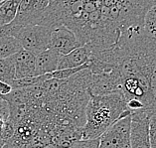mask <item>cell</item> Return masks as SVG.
<instances>
[{"mask_svg":"<svg viewBox=\"0 0 156 148\" xmlns=\"http://www.w3.org/2000/svg\"><path fill=\"white\" fill-rule=\"evenodd\" d=\"M142 28L147 36L156 39V4L151 6L144 14Z\"/></svg>","mask_w":156,"mask_h":148,"instance_id":"7c38bea8","label":"cell"},{"mask_svg":"<svg viewBox=\"0 0 156 148\" xmlns=\"http://www.w3.org/2000/svg\"><path fill=\"white\" fill-rule=\"evenodd\" d=\"M51 31L52 29L43 25H28L18 28L6 25L0 28V35L14 37L23 50L37 56L50 48Z\"/></svg>","mask_w":156,"mask_h":148,"instance_id":"7a4b0ae2","label":"cell"},{"mask_svg":"<svg viewBox=\"0 0 156 148\" xmlns=\"http://www.w3.org/2000/svg\"><path fill=\"white\" fill-rule=\"evenodd\" d=\"M72 148H100V138L80 140L76 142Z\"/></svg>","mask_w":156,"mask_h":148,"instance_id":"9a60e30c","label":"cell"},{"mask_svg":"<svg viewBox=\"0 0 156 148\" xmlns=\"http://www.w3.org/2000/svg\"><path fill=\"white\" fill-rule=\"evenodd\" d=\"M4 143H5V141L1 137H0V148H2L3 146H4Z\"/></svg>","mask_w":156,"mask_h":148,"instance_id":"e0dca14e","label":"cell"},{"mask_svg":"<svg viewBox=\"0 0 156 148\" xmlns=\"http://www.w3.org/2000/svg\"><path fill=\"white\" fill-rule=\"evenodd\" d=\"M61 56L55 50L49 48L35 57V76H43L57 71Z\"/></svg>","mask_w":156,"mask_h":148,"instance_id":"9c48e42d","label":"cell"},{"mask_svg":"<svg viewBox=\"0 0 156 148\" xmlns=\"http://www.w3.org/2000/svg\"><path fill=\"white\" fill-rule=\"evenodd\" d=\"M19 3L20 0H4L0 2V28L14 20Z\"/></svg>","mask_w":156,"mask_h":148,"instance_id":"30bf717a","label":"cell"},{"mask_svg":"<svg viewBox=\"0 0 156 148\" xmlns=\"http://www.w3.org/2000/svg\"><path fill=\"white\" fill-rule=\"evenodd\" d=\"M15 79V68L12 58L0 59V81L9 83Z\"/></svg>","mask_w":156,"mask_h":148,"instance_id":"4fadbf2b","label":"cell"},{"mask_svg":"<svg viewBox=\"0 0 156 148\" xmlns=\"http://www.w3.org/2000/svg\"><path fill=\"white\" fill-rule=\"evenodd\" d=\"M9 120V107L8 104L0 97V132L4 128L7 121Z\"/></svg>","mask_w":156,"mask_h":148,"instance_id":"5bb4252c","label":"cell"},{"mask_svg":"<svg viewBox=\"0 0 156 148\" xmlns=\"http://www.w3.org/2000/svg\"><path fill=\"white\" fill-rule=\"evenodd\" d=\"M20 50L22 47L17 39L12 36L0 35V59L10 58Z\"/></svg>","mask_w":156,"mask_h":148,"instance_id":"8fae6325","label":"cell"},{"mask_svg":"<svg viewBox=\"0 0 156 148\" xmlns=\"http://www.w3.org/2000/svg\"><path fill=\"white\" fill-rule=\"evenodd\" d=\"M150 147L156 148V115H152L149 121Z\"/></svg>","mask_w":156,"mask_h":148,"instance_id":"2e32d148","label":"cell"},{"mask_svg":"<svg viewBox=\"0 0 156 148\" xmlns=\"http://www.w3.org/2000/svg\"><path fill=\"white\" fill-rule=\"evenodd\" d=\"M130 116V148H151L149 121L152 115L146 111H137Z\"/></svg>","mask_w":156,"mask_h":148,"instance_id":"5b68a950","label":"cell"},{"mask_svg":"<svg viewBox=\"0 0 156 148\" xmlns=\"http://www.w3.org/2000/svg\"><path fill=\"white\" fill-rule=\"evenodd\" d=\"M130 115L113 123L100 137V148H130Z\"/></svg>","mask_w":156,"mask_h":148,"instance_id":"277c9868","label":"cell"},{"mask_svg":"<svg viewBox=\"0 0 156 148\" xmlns=\"http://www.w3.org/2000/svg\"><path fill=\"white\" fill-rule=\"evenodd\" d=\"M86 122L82 128V140L100 138L113 123L126 115L127 104L120 93L90 94L86 107Z\"/></svg>","mask_w":156,"mask_h":148,"instance_id":"6da1fadb","label":"cell"},{"mask_svg":"<svg viewBox=\"0 0 156 148\" xmlns=\"http://www.w3.org/2000/svg\"><path fill=\"white\" fill-rule=\"evenodd\" d=\"M49 3V0H20L16 16L8 25L14 28L39 25L47 12Z\"/></svg>","mask_w":156,"mask_h":148,"instance_id":"3957f363","label":"cell"},{"mask_svg":"<svg viewBox=\"0 0 156 148\" xmlns=\"http://www.w3.org/2000/svg\"><path fill=\"white\" fill-rule=\"evenodd\" d=\"M90 56H92V49L87 44H85L75 49L69 54L63 56L59 61L57 70L74 69L83 65H89Z\"/></svg>","mask_w":156,"mask_h":148,"instance_id":"52a82bcc","label":"cell"},{"mask_svg":"<svg viewBox=\"0 0 156 148\" xmlns=\"http://www.w3.org/2000/svg\"><path fill=\"white\" fill-rule=\"evenodd\" d=\"M2 148H3V147H2Z\"/></svg>","mask_w":156,"mask_h":148,"instance_id":"d6986e66","label":"cell"},{"mask_svg":"<svg viewBox=\"0 0 156 148\" xmlns=\"http://www.w3.org/2000/svg\"><path fill=\"white\" fill-rule=\"evenodd\" d=\"M1 1H4V0H0V2H1Z\"/></svg>","mask_w":156,"mask_h":148,"instance_id":"ac0fdd59","label":"cell"},{"mask_svg":"<svg viewBox=\"0 0 156 148\" xmlns=\"http://www.w3.org/2000/svg\"><path fill=\"white\" fill-rule=\"evenodd\" d=\"M83 46L76 34L66 25H58L51 31L50 48L61 56L69 54L75 49Z\"/></svg>","mask_w":156,"mask_h":148,"instance_id":"8992f818","label":"cell"},{"mask_svg":"<svg viewBox=\"0 0 156 148\" xmlns=\"http://www.w3.org/2000/svg\"><path fill=\"white\" fill-rule=\"evenodd\" d=\"M35 55L26 50H20L11 58L15 68V79L35 76Z\"/></svg>","mask_w":156,"mask_h":148,"instance_id":"ba28073f","label":"cell"}]
</instances>
